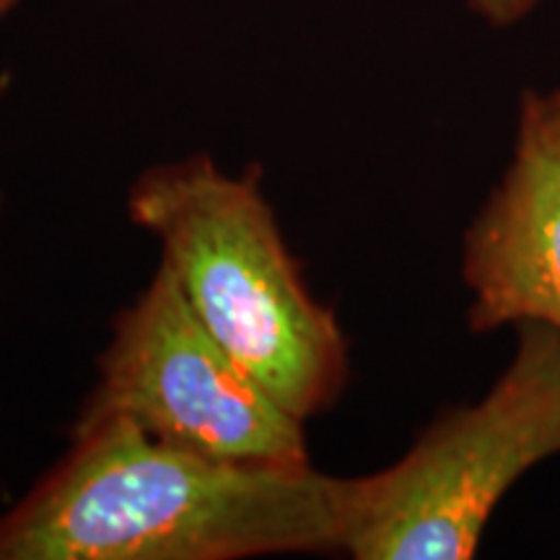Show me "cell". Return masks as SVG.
Masks as SVG:
<instances>
[{"instance_id":"cell-1","label":"cell","mask_w":560,"mask_h":560,"mask_svg":"<svg viewBox=\"0 0 560 560\" xmlns=\"http://www.w3.org/2000/svg\"><path fill=\"white\" fill-rule=\"evenodd\" d=\"M353 478L177 450L79 416L62 457L0 511V560H244L342 552Z\"/></svg>"},{"instance_id":"cell-2","label":"cell","mask_w":560,"mask_h":560,"mask_svg":"<svg viewBox=\"0 0 560 560\" xmlns=\"http://www.w3.org/2000/svg\"><path fill=\"white\" fill-rule=\"evenodd\" d=\"M128 215L159 242L202 327L293 416L340 400L348 338L280 234L260 166L231 174L208 153L164 161L130 185Z\"/></svg>"},{"instance_id":"cell-3","label":"cell","mask_w":560,"mask_h":560,"mask_svg":"<svg viewBox=\"0 0 560 560\" xmlns=\"http://www.w3.org/2000/svg\"><path fill=\"white\" fill-rule=\"evenodd\" d=\"M480 400L439 412L400 459L353 478L342 552L355 560H467L524 475L560 454V332L514 327Z\"/></svg>"},{"instance_id":"cell-4","label":"cell","mask_w":560,"mask_h":560,"mask_svg":"<svg viewBox=\"0 0 560 560\" xmlns=\"http://www.w3.org/2000/svg\"><path fill=\"white\" fill-rule=\"evenodd\" d=\"M79 416H117L177 450L236 465H312L304 423L244 371L159 262L117 314Z\"/></svg>"},{"instance_id":"cell-5","label":"cell","mask_w":560,"mask_h":560,"mask_svg":"<svg viewBox=\"0 0 560 560\" xmlns=\"http://www.w3.org/2000/svg\"><path fill=\"white\" fill-rule=\"evenodd\" d=\"M467 325L560 332V86L524 91L501 179L462 240Z\"/></svg>"},{"instance_id":"cell-6","label":"cell","mask_w":560,"mask_h":560,"mask_svg":"<svg viewBox=\"0 0 560 560\" xmlns=\"http://www.w3.org/2000/svg\"><path fill=\"white\" fill-rule=\"evenodd\" d=\"M542 3L545 0H467V9L495 30H506L527 19Z\"/></svg>"},{"instance_id":"cell-7","label":"cell","mask_w":560,"mask_h":560,"mask_svg":"<svg viewBox=\"0 0 560 560\" xmlns=\"http://www.w3.org/2000/svg\"><path fill=\"white\" fill-rule=\"evenodd\" d=\"M19 3H21V0H0V21L9 16V13L16 9Z\"/></svg>"},{"instance_id":"cell-8","label":"cell","mask_w":560,"mask_h":560,"mask_svg":"<svg viewBox=\"0 0 560 560\" xmlns=\"http://www.w3.org/2000/svg\"><path fill=\"white\" fill-rule=\"evenodd\" d=\"M0 208H3V198H0Z\"/></svg>"}]
</instances>
